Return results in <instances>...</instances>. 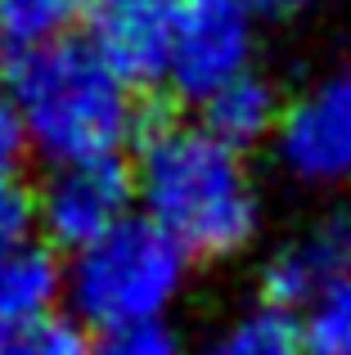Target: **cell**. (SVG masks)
<instances>
[{
  "mask_svg": "<svg viewBox=\"0 0 351 355\" xmlns=\"http://www.w3.org/2000/svg\"><path fill=\"white\" fill-rule=\"evenodd\" d=\"M5 99L23 126L27 148L63 162H108L140 135L135 86L90 41L59 36L50 45L9 54Z\"/></svg>",
  "mask_w": 351,
  "mask_h": 355,
  "instance_id": "cell-1",
  "label": "cell"
},
{
  "mask_svg": "<svg viewBox=\"0 0 351 355\" xmlns=\"http://www.w3.org/2000/svg\"><path fill=\"white\" fill-rule=\"evenodd\" d=\"M135 198L144 216L180 243L189 257H234L257 234V202L239 148L216 139L207 126L167 121L149 130L135 153Z\"/></svg>",
  "mask_w": 351,
  "mask_h": 355,
  "instance_id": "cell-2",
  "label": "cell"
},
{
  "mask_svg": "<svg viewBox=\"0 0 351 355\" xmlns=\"http://www.w3.org/2000/svg\"><path fill=\"white\" fill-rule=\"evenodd\" d=\"M189 275V252L149 216H126L104 239L72 252L63 270V297H68L77 324L99 333L158 324L162 311L180 297Z\"/></svg>",
  "mask_w": 351,
  "mask_h": 355,
  "instance_id": "cell-3",
  "label": "cell"
},
{
  "mask_svg": "<svg viewBox=\"0 0 351 355\" xmlns=\"http://www.w3.org/2000/svg\"><path fill=\"white\" fill-rule=\"evenodd\" d=\"M243 72H252V9L243 0H189L162 72L171 90L207 104Z\"/></svg>",
  "mask_w": 351,
  "mask_h": 355,
  "instance_id": "cell-4",
  "label": "cell"
},
{
  "mask_svg": "<svg viewBox=\"0 0 351 355\" xmlns=\"http://www.w3.org/2000/svg\"><path fill=\"white\" fill-rule=\"evenodd\" d=\"M131 193L135 184L117 166V157H108V162H63L54 166L50 180L36 193V225L45 230L50 243L81 252L95 239H104L113 225H122Z\"/></svg>",
  "mask_w": 351,
  "mask_h": 355,
  "instance_id": "cell-5",
  "label": "cell"
},
{
  "mask_svg": "<svg viewBox=\"0 0 351 355\" xmlns=\"http://www.w3.org/2000/svg\"><path fill=\"white\" fill-rule=\"evenodd\" d=\"M280 162L307 184L351 180V72L320 81L289 104L275 126Z\"/></svg>",
  "mask_w": 351,
  "mask_h": 355,
  "instance_id": "cell-6",
  "label": "cell"
},
{
  "mask_svg": "<svg viewBox=\"0 0 351 355\" xmlns=\"http://www.w3.org/2000/svg\"><path fill=\"white\" fill-rule=\"evenodd\" d=\"M180 14L185 0H81L77 9V18L86 23V41L131 86L167 72Z\"/></svg>",
  "mask_w": 351,
  "mask_h": 355,
  "instance_id": "cell-7",
  "label": "cell"
},
{
  "mask_svg": "<svg viewBox=\"0 0 351 355\" xmlns=\"http://www.w3.org/2000/svg\"><path fill=\"white\" fill-rule=\"evenodd\" d=\"M347 275H351V207L325 216L311 234L275 252L262 275V297L275 311H293L302 302L325 297Z\"/></svg>",
  "mask_w": 351,
  "mask_h": 355,
  "instance_id": "cell-8",
  "label": "cell"
},
{
  "mask_svg": "<svg viewBox=\"0 0 351 355\" xmlns=\"http://www.w3.org/2000/svg\"><path fill=\"white\" fill-rule=\"evenodd\" d=\"M59 297H63V266L41 239L0 248V338L54 315Z\"/></svg>",
  "mask_w": 351,
  "mask_h": 355,
  "instance_id": "cell-9",
  "label": "cell"
},
{
  "mask_svg": "<svg viewBox=\"0 0 351 355\" xmlns=\"http://www.w3.org/2000/svg\"><path fill=\"white\" fill-rule=\"evenodd\" d=\"M203 126L216 139H225L230 148H248L257 139H266L275 126H280V95L266 77L257 72H243L239 81H230L225 90L203 104Z\"/></svg>",
  "mask_w": 351,
  "mask_h": 355,
  "instance_id": "cell-10",
  "label": "cell"
},
{
  "mask_svg": "<svg viewBox=\"0 0 351 355\" xmlns=\"http://www.w3.org/2000/svg\"><path fill=\"white\" fill-rule=\"evenodd\" d=\"M198 355H311V351H307V333L298 329V320L289 311L262 306V311L234 320L225 333H216Z\"/></svg>",
  "mask_w": 351,
  "mask_h": 355,
  "instance_id": "cell-11",
  "label": "cell"
},
{
  "mask_svg": "<svg viewBox=\"0 0 351 355\" xmlns=\"http://www.w3.org/2000/svg\"><path fill=\"white\" fill-rule=\"evenodd\" d=\"M81 0H0V45L9 54L50 45L68 32Z\"/></svg>",
  "mask_w": 351,
  "mask_h": 355,
  "instance_id": "cell-12",
  "label": "cell"
},
{
  "mask_svg": "<svg viewBox=\"0 0 351 355\" xmlns=\"http://www.w3.org/2000/svg\"><path fill=\"white\" fill-rule=\"evenodd\" d=\"M0 355H90V342L77 320L45 315V320L14 329L0 338Z\"/></svg>",
  "mask_w": 351,
  "mask_h": 355,
  "instance_id": "cell-13",
  "label": "cell"
},
{
  "mask_svg": "<svg viewBox=\"0 0 351 355\" xmlns=\"http://www.w3.org/2000/svg\"><path fill=\"white\" fill-rule=\"evenodd\" d=\"M311 355H351V275L320 297L316 315L307 324Z\"/></svg>",
  "mask_w": 351,
  "mask_h": 355,
  "instance_id": "cell-14",
  "label": "cell"
},
{
  "mask_svg": "<svg viewBox=\"0 0 351 355\" xmlns=\"http://www.w3.org/2000/svg\"><path fill=\"white\" fill-rule=\"evenodd\" d=\"M90 355H180L167 324H135V329H113L99 333V342L90 347Z\"/></svg>",
  "mask_w": 351,
  "mask_h": 355,
  "instance_id": "cell-15",
  "label": "cell"
},
{
  "mask_svg": "<svg viewBox=\"0 0 351 355\" xmlns=\"http://www.w3.org/2000/svg\"><path fill=\"white\" fill-rule=\"evenodd\" d=\"M36 198H27L23 189H14V184H5L0 189V248L5 243H27L36 239Z\"/></svg>",
  "mask_w": 351,
  "mask_h": 355,
  "instance_id": "cell-16",
  "label": "cell"
},
{
  "mask_svg": "<svg viewBox=\"0 0 351 355\" xmlns=\"http://www.w3.org/2000/svg\"><path fill=\"white\" fill-rule=\"evenodd\" d=\"M23 153H27L23 126H18V117H14V104H9L5 90H0V189L14 184L18 166H23Z\"/></svg>",
  "mask_w": 351,
  "mask_h": 355,
  "instance_id": "cell-17",
  "label": "cell"
},
{
  "mask_svg": "<svg viewBox=\"0 0 351 355\" xmlns=\"http://www.w3.org/2000/svg\"><path fill=\"white\" fill-rule=\"evenodd\" d=\"M248 9H257V14H293V9H302L307 0H243Z\"/></svg>",
  "mask_w": 351,
  "mask_h": 355,
  "instance_id": "cell-18",
  "label": "cell"
}]
</instances>
